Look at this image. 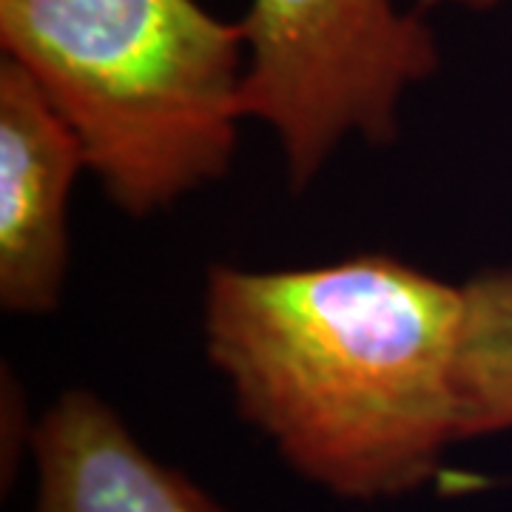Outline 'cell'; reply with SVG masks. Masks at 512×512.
I'll return each instance as SVG.
<instances>
[{
	"label": "cell",
	"mask_w": 512,
	"mask_h": 512,
	"mask_svg": "<svg viewBox=\"0 0 512 512\" xmlns=\"http://www.w3.org/2000/svg\"><path fill=\"white\" fill-rule=\"evenodd\" d=\"M464 293L402 259L293 271L214 265L205 348L279 456L348 501L399 498L458 439Z\"/></svg>",
	"instance_id": "obj_1"
},
{
	"label": "cell",
	"mask_w": 512,
	"mask_h": 512,
	"mask_svg": "<svg viewBox=\"0 0 512 512\" xmlns=\"http://www.w3.org/2000/svg\"><path fill=\"white\" fill-rule=\"evenodd\" d=\"M0 46L120 211L146 217L228 171L245 37L200 0H0Z\"/></svg>",
	"instance_id": "obj_2"
},
{
	"label": "cell",
	"mask_w": 512,
	"mask_h": 512,
	"mask_svg": "<svg viewBox=\"0 0 512 512\" xmlns=\"http://www.w3.org/2000/svg\"><path fill=\"white\" fill-rule=\"evenodd\" d=\"M424 12L396 0H251L239 109L274 128L296 191L353 131L370 146L399 137L404 92L439 69Z\"/></svg>",
	"instance_id": "obj_3"
},
{
	"label": "cell",
	"mask_w": 512,
	"mask_h": 512,
	"mask_svg": "<svg viewBox=\"0 0 512 512\" xmlns=\"http://www.w3.org/2000/svg\"><path fill=\"white\" fill-rule=\"evenodd\" d=\"M89 168L66 117L20 63H0V305L49 313L69 268L66 208Z\"/></svg>",
	"instance_id": "obj_4"
},
{
	"label": "cell",
	"mask_w": 512,
	"mask_h": 512,
	"mask_svg": "<svg viewBox=\"0 0 512 512\" xmlns=\"http://www.w3.org/2000/svg\"><path fill=\"white\" fill-rule=\"evenodd\" d=\"M35 512H228L148 453L109 402L66 390L32 427Z\"/></svg>",
	"instance_id": "obj_5"
},
{
	"label": "cell",
	"mask_w": 512,
	"mask_h": 512,
	"mask_svg": "<svg viewBox=\"0 0 512 512\" xmlns=\"http://www.w3.org/2000/svg\"><path fill=\"white\" fill-rule=\"evenodd\" d=\"M458 339V439L512 430V268H495L461 285Z\"/></svg>",
	"instance_id": "obj_6"
},
{
	"label": "cell",
	"mask_w": 512,
	"mask_h": 512,
	"mask_svg": "<svg viewBox=\"0 0 512 512\" xmlns=\"http://www.w3.org/2000/svg\"><path fill=\"white\" fill-rule=\"evenodd\" d=\"M419 6L430 9V6H439V3H447V6H458V9H467V12H490L495 9L501 0H416Z\"/></svg>",
	"instance_id": "obj_7"
}]
</instances>
